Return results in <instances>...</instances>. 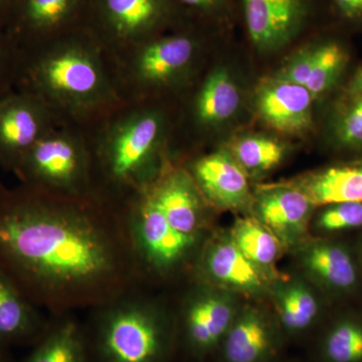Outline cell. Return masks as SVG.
Returning <instances> with one entry per match:
<instances>
[{
    "label": "cell",
    "instance_id": "4",
    "mask_svg": "<svg viewBox=\"0 0 362 362\" xmlns=\"http://www.w3.org/2000/svg\"><path fill=\"white\" fill-rule=\"evenodd\" d=\"M206 28L188 21L114 56L105 54L119 99L164 102L165 95L187 89L199 63Z\"/></svg>",
    "mask_w": 362,
    "mask_h": 362
},
{
    "label": "cell",
    "instance_id": "23",
    "mask_svg": "<svg viewBox=\"0 0 362 362\" xmlns=\"http://www.w3.org/2000/svg\"><path fill=\"white\" fill-rule=\"evenodd\" d=\"M319 362H362V313L345 311L331 318L318 342Z\"/></svg>",
    "mask_w": 362,
    "mask_h": 362
},
{
    "label": "cell",
    "instance_id": "17",
    "mask_svg": "<svg viewBox=\"0 0 362 362\" xmlns=\"http://www.w3.org/2000/svg\"><path fill=\"white\" fill-rule=\"evenodd\" d=\"M313 99L304 86L276 80L259 93V115L280 132L300 133L310 127Z\"/></svg>",
    "mask_w": 362,
    "mask_h": 362
},
{
    "label": "cell",
    "instance_id": "28",
    "mask_svg": "<svg viewBox=\"0 0 362 362\" xmlns=\"http://www.w3.org/2000/svg\"><path fill=\"white\" fill-rule=\"evenodd\" d=\"M321 207L311 225L320 238L362 230V202H338Z\"/></svg>",
    "mask_w": 362,
    "mask_h": 362
},
{
    "label": "cell",
    "instance_id": "5",
    "mask_svg": "<svg viewBox=\"0 0 362 362\" xmlns=\"http://www.w3.org/2000/svg\"><path fill=\"white\" fill-rule=\"evenodd\" d=\"M14 173L26 187L71 199H92L90 160L81 126L63 122L45 134Z\"/></svg>",
    "mask_w": 362,
    "mask_h": 362
},
{
    "label": "cell",
    "instance_id": "35",
    "mask_svg": "<svg viewBox=\"0 0 362 362\" xmlns=\"http://www.w3.org/2000/svg\"><path fill=\"white\" fill-rule=\"evenodd\" d=\"M356 250L357 257H358L359 263H361V268H362V233H361V235H359L358 240H357Z\"/></svg>",
    "mask_w": 362,
    "mask_h": 362
},
{
    "label": "cell",
    "instance_id": "7",
    "mask_svg": "<svg viewBox=\"0 0 362 362\" xmlns=\"http://www.w3.org/2000/svg\"><path fill=\"white\" fill-rule=\"evenodd\" d=\"M171 346V331L153 309L129 304L114 309L100 326L104 362H162Z\"/></svg>",
    "mask_w": 362,
    "mask_h": 362
},
{
    "label": "cell",
    "instance_id": "25",
    "mask_svg": "<svg viewBox=\"0 0 362 362\" xmlns=\"http://www.w3.org/2000/svg\"><path fill=\"white\" fill-rule=\"evenodd\" d=\"M25 362H86L84 343L77 326L68 322L54 328Z\"/></svg>",
    "mask_w": 362,
    "mask_h": 362
},
{
    "label": "cell",
    "instance_id": "27",
    "mask_svg": "<svg viewBox=\"0 0 362 362\" xmlns=\"http://www.w3.org/2000/svg\"><path fill=\"white\" fill-rule=\"evenodd\" d=\"M346 52L339 42L327 40L315 45V59L306 88L315 98L333 87L346 64Z\"/></svg>",
    "mask_w": 362,
    "mask_h": 362
},
{
    "label": "cell",
    "instance_id": "29",
    "mask_svg": "<svg viewBox=\"0 0 362 362\" xmlns=\"http://www.w3.org/2000/svg\"><path fill=\"white\" fill-rule=\"evenodd\" d=\"M238 163L245 171L265 173L276 168L284 157V147L265 137H247L235 149Z\"/></svg>",
    "mask_w": 362,
    "mask_h": 362
},
{
    "label": "cell",
    "instance_id": "36",
    "mask_svg": "<svg viewBox=\"0 0 362 362\" xmlns=\"http://www.w3.org/2000/svg\"><path fill=\"white\" fill-rule=\"evenodd\" d=\"M0 362H4L2 361L1 356H0Z\"/></svg>",
    "mask_w": 362,
    "mask_h": 362
},
{
    "label": "cell",
    "instance_id": "3",
    "mask_svg": "<svg viewBox=\"0 0 362 362\" xmlns=\"http://www.w3.org/2000/svg\"><path fill=\"white\" fill-rule=\"evenodd\" d=\"M13 89L35 95L63 122L78 126L122 102L105 52L87 30L16 52Z\"/></svg>",
    "mask_w": 362,
    "mask_h": 362
},
{
    "label": "cell",
    "instance_id": "10",
    "mask_svg": "<svg viewBox=\"0 0 362 362\" xmlns=\"http://www.w3.org/2000/svg\"><path fill=\"white\" fill-rule=\"evenodd\" d=\"M63 123L40 98L13 89L0 96V163L16 170L21 159Z\"/></svg>",
    "mask_w": 362,
    "mask_h": 362
},
{
    "label": "cell",
    "instance_id": "15",
    "mask_svg": "<svg viewBox=\"0 0 362 362\" xmlns=\"http://www.w3.org/2000/svg\"><path fill=\"white\" fill-rule=\"evenodd\" d=\"M239 309L228 295L204 292L188 304L183 321L185 339L190 351L204 356L218 349Z\"/></svg>",
    "mask_w": 362,
    "mask_h": 362
},
{
    "label": "cell",
    "instance_id": "26",
    "mask_svg": "<svg viewBox=\"0 0 362 362\" xmlns=\"http://www.w3.org/2000/svg\"><path fill=\"white\" fill-rule=\"evenodd\" d=\"M335 134L345 148L362 151V68L357 70L347 87L335 123Z\"/></svg>",
    "mask_w": 362,
    "mask_h": 362
},
{
    "label": "cell",
    "instance_id": "16",
    "mask_svg": "<svg viewBox=\"0 0 362 362\" xmlns=\"http://www.w3.org/2000/svg\"><path fill=\"white\" fill-rule=\"evenodd\" d=\"M202 273L218 287L257 295L269 286L268 271L252 263L228 237L213 240L202 259Z\"/></svg>",
    "mask_w": 362,
    "mask_h": 362
},
{
    "label": "cell",
    "instance_id": "14",
    "mask_svg": "<svg viewBox=\"0 0 362 362\" xmlns=\"http://www.w3.org/2000/svg\"><path fill=\"white\" fill-rule=\"evenodd\" d=\"M188 173L202 197L223 209H240L250 199L246 171L225 151L197 157Z\"/></svg>",
    "mask_w": 362,
    "mask_h": 362
},
{
    "label": "cell",
    "instance_id": "11",
    "mask_svg": "<svg viewBox=\"0 0 362 362\" xmlns=\"http://www.w3.org/2000/svg\"><path fill=\"white\" fill-rule=\"evenodd\" d=\"M252 45L273 51L303 32L316 13L317 0H237Z\"/></svg>",
    "mask_w": 362,
    "mask_h": 362
},
{
    "label": "cell",
    "instance_id": "33",
    "mask_svg": "<svg viewBox=\"0 0 362 362\" xmlns=\"http://www.w3.org/2000/svg\"><path fill=\"white\" fill-rule=\"evenodd\" d=\"M340 20L349 25L362 23V0H329Z\"/></svg>",
    "mask_w": 362,
    "mask_h": 362
},
{
    "label": "cell",
    "instance_id": "32",
    "mask_svg": "<svg viewBox=\"0 0 362 362\" xmlns=\"http://www.w3.org/2000/svg\"><path fill=\"white\" fill-rule=\"evenodd\" d=\"M16 58V52L6 35L0 32V96L13 89Z\"/></svg>",
    "mask_w": 362,
    "mask_h": 362
},
{
    "label": "cell",
    "instance_id": "24",
    "mask_svg": "<svg viewBox=\"0 0 362 362\" xmlns=\"http://www.w3.org/2000/svg\"><path fill=\"white\" fill-rule=\"evenodd\" d=\"M230 238L247 259L266 271L275 265L282 251L283 243L256 218L235 221Z\"/></svg>",
    "mask_w": 362,
    "mask_h": 362
},
{
    "label": "cell",
    "instance_id": "30",
    "mask_svg": "<svg viewBox=\"0 0 362 362\" xmlns=\"http://www.w3.org/2000/svg\"><path fill=\"white\" fill-rule=\"evenodd\" d=\"M188 18L209 26L230 18L235 0H176Z\"/></svg>",
    "mask_w": 362,
    "mask_h": 362
},
{
    "label": "cell",
    "instance_id": "8",
    "mask_svg": "<svg viewBox=\"0 0 362 362\" xmlns=\"http://www.w3.org/2000/svg\"><path fill=\"white\" fill-rule=\"evenodd\" d=\"M90 0H16L4 35L13 51L35 47L87 28Z\"/></svg>",
    "mask_w": 362,
    "mask_h": 362
},
{
    "label": "cell",
    "instance_id": "31",
    "mask_svg": "<svg viewBox=\"0 0 362 362\" xmlns=\"http://www.w3.org/2000/svg\"><path fill=\"white\" fill-rule=\"evenodd\" d=\"M314 59L315 47L305 49L282 71L277 80L306 87L313 69Z\"/></svg>",
    "mask_w": 362,
    "mask_h": 362
},
{
    "label": "cell",
    "instance_id": "1",
    "mask_svg": "<svg viewBox=\"0 0 362 362\" xmlns=\"http://www.w3.org/2000/svg\"><path fill=\"white\" fill-rule=\"evenodd\" d=\"M108 211L93 199L0 188V267L32 302L103 290L120 274Z\"/></svg>",
    "mask_w": 362,
    "mask_h": 362
},
{
    "label": "cell",
    "instance_id": "6",
    "mask_svg": "<svg viewBox=\"0 0 362 362\" xmlns=\"http://www.w3.org/2000/svg\"><path fill=\"white\" fill-rule=\"evenodd\" d=\"M188 21L176 0H90L86 30L114 56Z\"/></svg>",
    "mask_w": 362,
    "mask_h": 362
},
{
    "label": "cell",
    "instance_id": "2",
    "mask_svg": "<svg viewBox=\"0 0 362 362\" xmlns=\"http://www.w3.org/2000/svg\"><path fill=\"white\" fill-rule=\"evenodd\" d=\"M90 160L92 199L113 204L153 180L168 161L173 129L162 101L121 102L81 126Z\"/></svg>",
    "mask_w": 362,
    "mask_h": 362
},
{
    "label": "cell",
    "instance_id": "19",
    "mask_svg": "<svg viewBox=\"0 0 362 362\" xmlns=\"http://www.w3.org/2000/svg\"><path fill=\"white\" fill-rule=\"evenodd\" d=\"M240 93L225 69L214 68L197 85L188 101V118L197 130H209L233 116Z\"/></svg>",
    "mask_w": 362,
    "mask_h": 362
},
{
    "label": "cell",
    "instance_id": "12",
    "mask_svg": "<svg viewBox=\"0 0 362 362\" xmlns=\"http://www.w3.org/2000/svg\"><path fill=\"white\" fill-rule=\"evenodd\" d=\"M300 262L323 294L333 299L356 295L362 285V268L356 247L343 240L319 238L300 252Z\"/></svg>",
    "mask_w": 362,
    "mask_h": 362
},
{
    "label": "cell",
    "instance_id": "18",
    "mask_svg": "<svg viewBox=\"0 0 362 362\" xmlns=\"http://www.w3.org/2000/svg\"><path fill=\"white\" fill-rule=\"evenodd\" d=\"M314 207L299 188H280L259 197L256 218L281 242L292 244L304 235Z\"/></svg>",
    "mask_w": 362,
    "mask_h": 362
},
{
    "label": "cell",
    "instance_id": "9",
    "mask_svg": "<svg viewBox=\"0 0 362 362\" xmlns=\"http://www.w3.org/2000/svg\"><path fill=\"white\" fill-rule=\"evenodd\" d=\"M127 211L133 226L136 247L145 261L157 270L177 266L195 243L175 230L146 187L117 202Z\"/></svg>",
    "mask_w": 362,
    "mask_h": 362
},
{
    "label": "cell",
    "instance_id": "22",
    "mask_svg": "<svg viewBox=\"0 0 362 362\" xmlns=\"http://www.w3.org/2000/svg\"><path fill=\"white\" fill-rule=\"evenodd\" d=\"M39 328L32 301L0 267V345L28 339Z\"/></svg>",
    "mask_w": 362,
    "mask_h": 362
},
{
    "label": "cell",
    "instance_id": "20",
    "mask_svg": "<svg viewBox=\"0 0 362 362\" xmlns=\"http://www.w3.org/2000/svg\"><path fill=\"white\" fill-rule=\"evenodd\" d=\"M276 321L283 337H299L315 327L322 315L318 293L304 283L279 286L275 293Z\"/></svg>",
    "mask_w": 362,
    "mask_h": 362
},
{
    "label": "cell",
    "instance_id": "21",
    "mask_svg": "<svg viewBox=\"0 0 362 362\" xmlns=\"http://www.w3.org/2000/svg\"><path fill=\"white\" fill-rule=\"evenodd\" d=\"M316 206L362 202V162L330 166L314 173L299 185Z\"/></svg>",
    "mask_w": 362,
    "mask_h": 362
},
{
    "label": "cell",
    "instance_id": "34",
    "mask_svg": "<svg viewBox=\"0 0 362 362\" xmlns=\"http://www.w3.org/2000/svg\"><path fill=\"white\" fill-rule=\"evenodd\" d=\"M16 0H0V32L4 33Z\"/></svg>",
    "mask_w": 362,
    "mask_h": 362
},
{
    "label": "cell",
    "instance_id": "13",
    "mask_svg": "<svg viewBox=\"0 0 362 362\" xmlns=\"http://www.w3.org/2000/svg\"><path fill=\"white\" fill-rule=\"evenodd\" d=\"M283 334L277 321L255 307L239 309L218 350L221 362H271Z\"/></svg>",
    "mask_w": 362,
    "mask_h": 362
}]
</instances>
